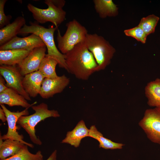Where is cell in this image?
<instances>
[{
    "instance_id": "obj_1",
    "label": "cell",
    "mask_w": 160,
    "mask_h": 160,
    "mask_svg": "<svg viewBox=\"0 0 160 160\" xmlns=\"http://www.w3.org/2000/svg\"><path fill=\"white\" fill-rule=\"evenodd\" d=\"M65 55L68 72L76 78L87 80L96 72L97 64L84 41L76 44Z\"/></svg>"
},
{
    "instance_id": "obj_2",
    "label": "cell",
    "mask_w": 160,
    "mask_h": 160,
    "mask_svg": "<svg viewBox=\"0 0 160 160\" xmlns=\"http://www.w3.org/2000/svg\"><path fill=\"white\" fill-rule=\"evenodd\" d=\"M29 24V25L25 24L21 29L19 34L25 35L32 33L39 36L46 47L48 53L47 55L55 59L58 63L59 67L65 69L68 71L65 55L59 51L55 42L54 33L58 28L52 25L47 28H46L39 25L37 22H30Z\"/></svg>"
},
{
    "instance_id": "obj_3",
    "label": "cell",
    "mask_w": 160,
    "mask_h": 160,
    "mask_svg": "<svg viewBox=\"0 0 160 160\" xmlns=\"http://www.w3.org/2000/svg\"><path fill=\"white\" fill-rule=\"evenodd\" d=\"M84 42L97 64L96 72L104 69L110 63L115 49L103 37L96 33H88Z\"/></svg>"
},
{
    "instance_id": "obj_4",
    "label": "cell",
    "mask_w": 160,
    "mask_h": 160,
    "mask_svg": "<svg viewBox=\"0 0 160 160\" xmlns=\"http://www.w3.org/2000/svg\"><path fill=\"white\" fill-rule=\"evenodd\" d=\"M35 111L32 114L21 116L18 119L17 124L23 128L28 134L31 141L36 145H41L42 143L36 136L35 127L40 121L50 117H57L60 116L58 111L48 109L47 105L44 103L31 106Z\"/></svg>"
},
{
    "instance_id": "obj_5",
    "label": "cell",
    "mask_w": 160,
    "mask_h": 160,
    "mask_svg": "<svg viewBox=\"0 0 160 160\" xmlns=\"http://www.w3.org/2000/svg\"><path fill=\"white\" fill-rule=\"evenodd\" d=\"M65 2L64 0H45L44 2L48 7L46 9L38 8L31 4H28L27 7L37 23L49 22L58 28L65 19L66 12L63 9Z\"/></svg>"
},
{
    "instance_id": "obj_6",
    "label": "cell",
    "mask_w": 160,
    "mask_h": 160,
    "mask_svg": "<svg viewBox=\"0 0 160 160\" xmlns=\"http://www.w3.org/2000/svg\"><path fill=\"white\" fill-rule=\"evenodd\" d=\"M67 29L63 36L58 29L57 40V47L61 53L65 54L77 44L84 41L88 31L76 19L67 23Z\"/></svg>"
},
{
    "instance_id": "obj_7",
    "label": "cell",
    "mask_w": 160,
    "mask_h": 160,
    "mask_svg": "<svg viewBox=\"0 0 160 160\" xmlns=\"http://www.w3.org/2000/svg\"><path fill=\"white\" fill-rule=\"evenodd\" d=\"M139 124L151 141L160 145V108L146 110Z\"/></svg>"
},
{
    "instance_id": "obj_8",
    "label": "cell",
    "mask_w": 160,
    "mask_h": 160,
    "mask_svg": "<svg viewBox=\"0 0 160 160\" xmlns=\"http://www.w3.org/2000/svg\"><path fill=\"white\" fill-rule=\"evenodd\" d=\"M0 73L6 82L7 87L16 91L27 100H31V97L24 90L22 84L23 78L18 67L15 65H1Z\"/></svg>"
},
{
    "instance_id": "obj_9",
    "label": "cell",
    "mask_w": 160,
    "mask_h": 160,
    "mask_svg": "<svg viewBox=\"0 0 160 160\" xmlns=\"http://www.w3.org/2000/svg\"><path fill=\"white\" fill-rule=\"evenodd\" d=\"M0 104L5 113L8 126L7 133L3 136L0 135V137L4 140L7 139H11L18 141L30 148H33L34 145L24 141L23 135L19 134L17 131V124L18 119L22 116L28 115L29 113L28 109L29 108H25L20 112H12L8 110L4 104Z\"/></svg>"
},
{
    "instance_id": "obj_10",
    "label": "cell",
    "mask_w": 160,
    "mask_h": 160,
    "mask_svg": "<svg viewBox=\"0 0 160 160\" xmlns=\"http://www.w3.org/2000/svg\"><path fill=\"white\" fill-rule=\"evenodd\" d=\"M69 82V79L65 75L53 78H45L39 95L43 99L52 97L55 94L63 92Z\"/></svg>"
},
{
    "instance_id": "obj_11",
    "label": "cell",
    "mask_w": 160,
    "mask_h": 160,
    "mask_svg": "<svg viewBox=\"0 0 160 160\" xmlns=\"http://www.w3.org/2000/svg\"><path fill=\"white\" fill-rule=\"evenodd\" d=\"M44 46H46L39 36L32 34L23 38L16 36L0 46V50L21 49L31 51L36 48Z\"/></svg>"
},
{
    "instance_id": "obj_12",
    "label": "cell",
    "mask_w": 160,
    "mask_h": 160,
    "mask_svg": "<svg viewBox=\"0 0 160 160\" xmlns=\"http://www.w3.org/2000/svg\"><path fill=\"white\" fill-rule=\"evenodd\" d=\"M46 46L36 48L17 65L23 76L38 71L41 63L46 55Z\"/></svg>"
},
{
    "instance_id": "obj_13",
    "label": "cell",
    "mask_w": 160,
    "mask_h": 160,
    "mask_svg": "<svg viewBox=\"0 0 160 160\" xmlns=\"http://www.w3.org/2000/svg\"><path fill=\"white\" fill-rule=\"evenodd\" d=\"M44 78L39 71L24 76L22 81L23 86L25 91L31 97H36L39 94Z\"/></svg>"
},
{
    "instance_id": "obj_14",
    "label": "cell",
    "mask_w": 160,
    "mask_h": 160,
    "mask_svg": "<svg viewBox=\"0 0 160 160\" xmlns=\"http://www.w3.org/2000/svg\"><path fill=\"white\" fill-rule=\"evenodd\" d=\"M25 20L22 16L17 17L11 23L0 30V45H3L17 36L24 25Z\"/></svg>"
},
{
    "instance_id": "obj_15",
    "label": "cell",
    "mask_w": 160,
    "mask_h": 160,
    "mask_svg": "<svg viewBox=\"0 0 160 160\" xmlns=\"http://www.w3.org/2000/svg\"><path fill=\"white\" fill-rule=\"evenodd\" d=\"M31 104L25 98L15 90L9 88L0 93V104H6L9 106H21L25 108H29L36 103Z\"/></svg>"
},
{
    "instance_id": "obj_16",
    "label": "cell",
    "mask_w": 160,
    "mask_h": 160,
    "mask_svg": "<svg viewBox=\"0 0 160 160\" xmlns=\"http://www.w3.org/2000/svg\"><path fill=\"white\" fill-rule=\"evenodd\" d=\"M31 51L21 49L0 50V65H17Z\"/></svg>"
},
{
    "instance_id": "obj_17",
    "label": "cell",
    "mask_w": 160,
    "mask_h": 160,
    "mask_svg": "<svg viewBox=\"0 0 160 160\" xmlns=\"http://www.w3.org/2000/svg\"><path fill=\"white\" fill-rule=\"evenodd\" d=\"M89 129L86 126L83 120L80 121L74 129L67 132L65 138L61 142L66 143L77 148L79 146L81 140L88 137Z\"/></svg>"
},
{
    "instance_id": "obj_18",
    "label": "cell",
    "mask_w": 160,
    "mask_h": 160,
    "mask_svg": "<svg viewBox=\"0 0 160 160\" xmlns=\"http://www.w3.org/2000/svg\"><path fill=\"white\" fill-rule=\"evenodd\" d=\"M96 12L101 18L113 17L118 14V8L112 0H93Z\"/></svg>"
},
{
    "instance_id": "obj_19",
    "label": "cell",
    "mask_w": 160,
    "mask_h": 160,
    "mask_svg": "<svg viewBox=\"0 0 160 160\" xmlns=\"http://www.w3.org/2000/svg\"><path fill=\"white\" fill-rule=\"evenodd\" d=\"M25 145L21 142L11 139H7L3 141L0 137V159H4L16 154Z\"/></svg>"
},
{
    "instance_id": "obj_20",
    "label": "cell",
    "mask_w": 160,
    "mask_h": 160,
    "mask_svg": "<svg viewBox=\"0 0 160 160\" xmlns=\"http://www.w3.org/2000/svg\"><path fill=\"white\" fill-rule=\"evenodd\" d=\"M145 90L148 105L160 108V79L149 83Z\"/></svg>"
},
{
    "instance_id": "obj_21",
    "label": "cell",
    "mask_w": 160,
    "mask_h": 160,
    "mask_svg": "<svg viewBox=\"0 0 160 160\" xmlns=\"http://www.w3.org/2000/svg\"><path fill=\"white\" fill-rule=\"evenodd\" d=\"M88 137L97 140L99 143V147L105 149H121L124 145L122 143L114 142L105 138L98 131L95 125L90 127Z\"/></svg>"
},
{
    "instance_id": "obj_22",
    "label": "cell",
    "mask_w": 160,
    "mask_h": 160,
    "mask_svg": "<svg viewBox=\"0 0 160 160\" xmlns=\"http://www.w3.org/2000/svg\"><path fill=\"white\" fill-rule=\"evenodd\" d=\"M57 64L55 59L46 54L41 63L38 71L44 78H55L58 76L56 72Z\"/></svg>"
},
{
    "instance_id": "obj_23",
    "label": "cell",
    "mask_w": 160,
    "mask_h": 160,
    "mask_svg": "<svg viewBox=\"0 0 160 160\" xmlns=\"http://www.w3.org/2000/svg\"><path fill=\"white\" fill-rule=\"evenodd\" d=\"M28 146L25 145L16 154L0 160H43V156L41 151L39 150L35 154L31 153L29 151Z\"/></svg>"
},
{
    "instance_id": "obj_24",
    "label": "cell",
    "mask_w": 160,
    "mask_h": 160,
    "mask_svg": "<svg viewBox=\"0 0 160 160\" xmlns=\"http://www.w3.org/2000/svg\"><path fill=\"white\" fill-rule=\"evenodd\" d=\"M159 20L158 17L153 14L150 15L142 18L138 26L148 36L154 32Z\"/></svg>"
},
{
    "instance_id": "obj_25",
    "label": "cell",
    "mask_w": 160,
    "mask_h": 160,
    "mask_svg": "<svg viewBox=\"0 0 160 160\" xmlns=\"http://www.w3.org/2000/svg\"><path fill=\"white\" fill-rule=\"evenodd\" d=\"M124 33L126 36L134 38L143 44H145L146 42L148 35L138 25L130 29L125 30Z\"/></svg>"
},
{
    "instance_id": "obj_26",
    "label": "cell",
    "mask_w": 160,
    "mask_h": 160,
    "mask_svg": "<svg viewBox=\"0 0 160 160\" xmlns=\"http://www.w3.org/2000/svg\"><path fill=\"white\" fill-rule=\"evenodd\" d=\"M7 0H0V28H3L10 23V20L12 18L11 15H6L4 12V7Z\"/></svg>"
},
{
    "instance_id": "obj_27",
    "label": "cell",
    "mask_w": 160,
    "mask_h": 160,
    "mask_svg": "<svg viewBox=\"0 0 160 160\" xmlns=\"http://www.w3.org/2000/svg\"><path fill=\"white\" fill-rule=\"evenodd\" d=\"M5 80L4 77L0 75V93H1L6 89L7 87L5 84Z\"/></svg>"
},
{
    "instance_id": "obj_28",
    "label": "cell",
    "mask_w": 160,
    "mask_h": 160,
    "mask_svg": "<svg viewBox=\"0 0 160 160\" xmlns=\"http://www.w3.org/2000/svg\"><path fill=\"white\" fill-rule=\"evenodd\" d=\"M0 119L3 122L7 121V118L3 109L0 108Z\"/></svg>"
},
{
    "instance_id": "obj_29",
    "label": "cell",
    "mask_w": 160,
    "mask_h": 160,
    "mask_svg": "<svg viewBox=\"0 0 160 160\" xmlns=\"http://www.w3.org/2000/svg\"><path fill=\"white\" fill-rule=\"evenodd\" d=\"M57 151L55 150L54 151L49 157L46 160H57Z\"/></svg>"
}]
</instances>
